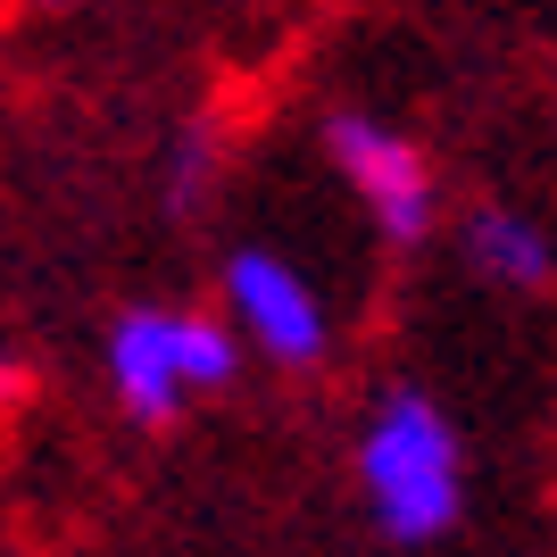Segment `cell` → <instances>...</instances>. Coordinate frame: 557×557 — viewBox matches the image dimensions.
<instances>
[{"label": "cell", "instance_id": "1", "mask_svg": "<svg viewBox=\"0 0 557 557\" xmlns=\"http://www.w3.org/2000/svg\"><path fill=\"white\" fill-rule=\"evenodd\" d=\"M358 499H367L374 533L399 541V549H424V541H449L466 516V442L449 408L424 383H383L358 424Z\"/></svg>", "mask_w": 557, "mask_h": 557}, {"label": "cell", "instance_id": "2", "mask_svg": "<svg viewBox=\"0 0 557 557\" xmlns=\"http://www.w3.org/2000/svg\"><path fill=\"white\" fill-rule=\"evenodd\" d=\"M100 367H109V392L134 424H175L200 392H225L242 374V342L209 308L134 300V308H116L109 342H100Z\"/></svg>", "mask_w": 557, "mask_h": 557}, {"label": "cell", "instance_id": "3", "mask_svg": "<svg viewBox=\"0 0 557 557\" xmlns=\"http://www.w3.org/2000/svg\"><path fill=\"white\" fill-rule=\"evenodd\" d=\"M317 141H325L333 175L349 184V200L367 209L383 250L408 258L442 233V175H433V159H424V141L408 125H392L374 109H325L317 116Z\"/></svg>", "mask_w": 557, "mask_h": 557}, {"label": "cell", "instance_id": "4", "mask_svg": "<svg viewBox=\"0 0 557 557\" xmlns=\"http://www.w3.org/2000/svg\"><path fill=\"white\" fill-rule=\"evenodd\" d=\"M216 317L233 325L242 358H267L283 374H317L333 358V308L308 283V267L275 242H242L216 267Z\"/></svg>", "mask_w": 557, "mask_h": 557}, {"label": "cell", "instance_id": "5", "mask_svg": "<svg viewBox=\"0 0 557 557\" xmlns=\"http://www.w3.org/2000/svg\"><path fill=\"white\" fill-rule=\"evenodd\" d=\"M458 258L491 292H541L557 283V233L524 200H466L458 209Z\"/></svg>", "mask_w": 557, "mask_h": 557}, {"label": "cell", "instance_id": "6", "mask_svg": "<svg viewBox=\"0 0 557 557\" xmlns=\"http://www.w3.org/2000/svg\"><path fill=\"white\" fill-rule=\"evenodd\" d=\"M216 166H225V141H216V125H209V116H191L184 134L166 141V166H159L166 216H200V200L216 191Z\"/></svg>", "mask_w": 557, "mask_h": 557}, {"label": "cell", "instance_id": "7", "mask_svg": "<svg viewBox=\"0 0 557 557\" xmlns=\"http://www.w3.org/2000/svg\"><path fill=\"white\" fill-rule=\"evenodd\" d=\"M17 392H25V367H17V349L0 342V408H9V399H17Z\"/></svg>", "mask_w": 557, "mask_h": 557}, {"label": "cell", "instance_id": "8", "mask_svg": "<svg viewBox=\"0 0 557 557\" xmlns=\"http://www.w3.org/2000/svg\"><path fill=\"white\" fill-rule=\"evenodd\" d=\"M225 9H242V17H267V9H283V0H225Z\"/></svg>", "mask_w": 557, "mask_h": 557}, {"label": "cell", "instance_id": "9", "mask_svg": "<svg viewBox=\"0 0 557 557\" xmlns=\"http://www.w3.org/2000/svg\"><path fill=\"white\" fill-rule=\"evenodd\" d=\"M25 9H42V17H59V9H84V0H25Z\"/></svg>", "mask_w": 557, "mask_h": 557}]
</instances>
